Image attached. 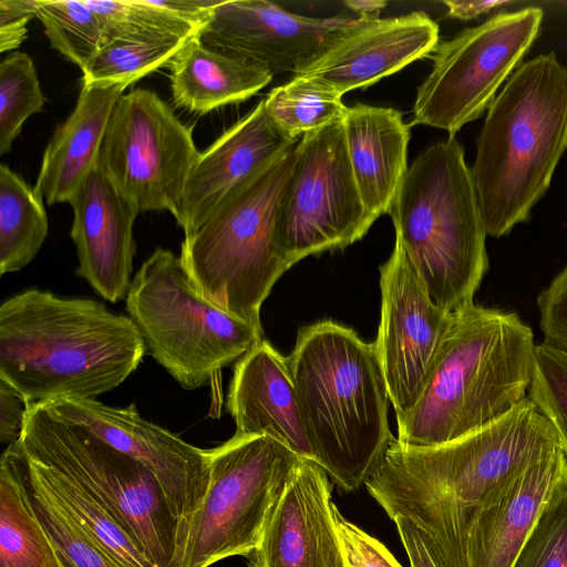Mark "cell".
Listing matches in <instances>:
<instances>
[{
  "mask_svg": "<svg viewBox=\"0 0 567 567\" xmlns=\"http://www.w3.org/2000/svg\"><path fill=\"white\" fill-rule=\"evenodd\" d=\"M556 445L553 425L527 396L499 420L446 443L393 439L365 486L391 519L409 518L449 567H463L464 540L478 513Z\"/></svg>",
  "mask_w": 567,
  "mask_h": 567,
  "instance_id": "6da1fadb",
  "label": "cell"
},
{
  "mask_svg": "<svg viewBox=\"0 0 567 567\" xmlns=\"http://www.w3.org/2000/svg\"><path fill=\"white\" fill-rule=\"evenodd\" d=\"M145 353L132 319L93 299L29 289L0 306V379L30 403L96 400Z\"/></svg>",
  "mask_w": 567,
  "mask_h": 567,
  "instance_id": "7a4b0ae2",
  "label": "cell"
},
{
  "mask_svg": "<svg viewBox=\"0 0 567 567\" xmlns=\"http://www.w3.org/2000/svg\"><path fill=\"white\" fill-rule=\"evenodd\" d=\"M317 462L343 492L365 485L394 439L373 342L331 320L302 327L287 358Z\"/></svg>",
  "mask_w": 567,
  "mask_h": 567,
  "instance_id": "3957f363",
  "label": "cell"
},
{
  "mask_svg": "<svg viewBox=\"0 0 567 567\" xmlns=\"http://www.w3.org/2000/svg\"><path fill=\"white\" fill-rule=\"evenodd\" d=\"M535 347L516 312L474 302L453 311L414 405L396 421V440L437 445L505 416L527 398Z\"/></svg>",
  "mask_w": 567,
  "mask_h": 567,
  "instance_id": "277c9868",
  "label": "cell"
},
{
  "mask_svg": "<svg viewBox=\"0 0 567 567\" xmlns=\"http://www.w3.org/2000/svg\"><path fill=\"white\" fill-rule=\"evenodd\" d=\"M567 150V70L554 52L519 65L487 109L471 168L487 235L529 218Z\"/></svg>",
  "mask_w": 567,
  "mask_h": 567,
  "instance_id": "5b68a950",
  "label": "cell"
},
{
  "mask_svg": "<svg viewBox=\"0 0 567 567\" xmlns=\"http://www.w3.org/2000/svg\"><path fill=\"white\" fill-rule=\"evenodd\" d=\"M389 214L398 241L433 302L446 312L470 303L488 270L486 228L464 150L434 143L408 167Z\"/></svg>",
  "mask_w": 567,
  "mask_h": 567,
  "instance_id": "8992f818",
  "label": "cell"
},
{
  "mask_svg": "<svg viewBox=\"0 0 567 567\" xmlns=\"http://www.w3.org/2000/svg\"><path fill=\"white\" fill-rule=\"evenodd\" d=\"M297 144L237 184L181 245L179 259L197 293L261 329V306L290 268L277 221Z\"/></svg>",
  "mask_w": 567,
  "mask_h": 567,
  "instance_id": "52a82bcc",
  "label": "cell"
},
{
  "mask_svg": "<svg viewBox=\"0 0 567 567\" xmlns=\"http://www.w3.org/2000/svg\"><path fill=\"white\" fill-rule=\"evenodd\" d=\"M22 451L75 480L122 524L156 567H184L188 532L155 476L85 427L31 403Z\"/></svg>",
  "mask_w": 567,
  "mask_h": 567,
  "instance_id": "ba28073f",
  "label": "cell"
},
{
  "mask_svg": "<svg viewBox=\"0 0 567 567\" xmlns=\"http://www.w3.org/2000/svg\"><path fill=\"white\" fill-rule=\"evenodd\" d=\"M128 317L146 350L185 390L207 385L262 341V329L200 297L179 257L156 248L132 279Z\"/></svg>",
  "mask_w": 567,
  "mask_h": 567,
  "instance_id": "9c48e42d",
  "label": "cell"
},
{
  "mask_svg": "<svg viewBox=\"0 0 567 567\" xmlns=\"http://www.w3.org/2000/svg\"><path fill=\"white\" fill-rule=\"evenodd\" d=\"M208 455L209 484L189 525L184 567L250 555L301 461L270 436L236 433Z\"/></svg>",
  "mask_w": 567,
  "mask_h": 567,
  "instance_id": "30bf717a",
  "label": "cell"
},
{
  "mask_svg": "<svg viewBox=\"0 0 567 567\" xmlns=\"http://www.w3.org/2000/svg\"><path fill=\"white\" fill-rule=\"evenodd\" d=\"M542 20L543 10L528 7L440 41L431 54L432 70L417 87L410 126L427 125L455 137L481 117L533 45Z\"/></svg>",
  "mask_w": 567,
  "mask_h": 567,
  "instance_id": "8fae6325",
  "label": "cell"
},
{
  "mask_svg": "<svg viewBox=\"0 0 567 567\" xmlns=\"http://www.w3.org/2000/svg\"><path fill=\"white\" fill-rule=\"evenodd\" d=\"M198 155L190 127L171 106L135 89L115 103L96 164L137 214L168 210L176 219Z\"/></svg>",
  "mask_w": 567,
  "mask_h": 567,
  "instance_id": "7c38bea8",
  "label": "cell"
},
{
  "mask_svg": "<svg viewBox=\"0 0 567 567\" xmlns=\"http://www.w3.org/2000/svg\"><path fill=\"white\" fill-rule=\"evenodd\" d=\"M374 221L353 177L342 120L303 135L278 214L285 261L291 267L308 256L342 249Z\"/></svg>",
  "mask_w": 567,
  "mask_h": 567,
  "instance_id": "4fadbf2b",
  "label": "cell"
},
{
  "mask_svg": "<svg viewBox=\"0 0 567 567\" xmlns=\"http://www.w3.org/2000/svg\"><path fill=\"white\" fill-rule=\"evenodd\" d=\"M381 319L373 342L396 421L414 405L449 328L401 245L380 267Z\"/></svg>",
  "mask_w": 567,
  "mask_h": 567,
  "instance_id": "5bb4252c",
  "label": "cell"
},
{
  "mask_svg": "<svg viewBox=\"0 0 567 567\" xmlns=\"http://www.w3.org/2000/svg\"><path fill=\"white\" fill-rule=\"evenodd\" d=\"M56 415L91 431L143 464L157 480L175 516L189 529L209 484L208 450L143 419L136 405L114 408L91 399L43 402Z\"/></svg>",
  "mask_w": 567,
  "mask_h": 567,
  "instance_id": "9a60e30c",
  "label": "cell"
},
{
  "mask_svg": "<svg viewBox=\"0 0 567 567\" xmlns=\"http://www.w3.org/2000/svg\"><path fill=\"white\" fill-rule=\"evenodd\" d=\"M357 18H312L266 0H221L197 33L210 49L250 59L272 74L296 75Z\"/></svg>",
  "mask_w": 567,
  "mask_h": 567,
  "instance_id": "2e32d148",
  "label": "cell"
},
{
  "mask_svg": "<svg viewBox=\"0 0 567 567\" xmlns=\"http://www.w3.org/2000/svg\"><path fill=\"white\" fill-rule=\"evenodd\" d=\"M439 42V25L422 11L385 19L358 16L296 75L316 80L342 97L431 55Z\"/></svg>",
  "mask_w": 567,
  "mask_h": 567,
  "instance_id": "e0dca14e",
  "label": "cell"
},
{
  "mask_svg": "<svg viewBox=\"0 0 567 567\" xmlns=\"http://www.w3.org/2000/svg\"><path fill=\"white\" fill-rule=\"evenodd\" d=\"M328 473L302 458L275 508L249 567H349L334 520Z\"/></svg>",
  "mask_w": 567,
  "mask_h": 567,
  "instance_id": "ac0fdd59",
  "label": "cell"
},
{
  "mask_svg": "<svg viewBox=\"0 0 567 567\" xmlns=\"http://www.w3.org/2000/svg\"><path fill=\"white\" fill-rule=\"evenodd\" d=\"M69 204L73 209L70 235L76 249V275L110 302L125 299L132 284L136 251L133 226L138 214L97 164Z\"/></svg>",
  "mask_w": 567,
  "mask_h": 567,
  "instance_id": "d6986e66",
  "label": "cell"
},
{
  "mask_svg": "<svg viewBox=\"0 0 567 567\" xmlns=\"http://www.w3.org/2000/svg\"><path fill=\"white\" fill-rule=\"evenodd\" d=\"M300 140V138H299ZM269 118L264 100L199 155L185 184L176 221L195 231L243 179L299 142Z\"/></svg>",
  "mask_w": 567,
  "mask_h": 567,
  "instance_id": "ffe728a7",
  "label": "cell"
},
{
  "mask_svg": "<svg viewBox=\"0 0 567 567\" xmlns=\"http://www.w3.org/2000/svg\"><path fill=\"white\" fill-rule=\"evenodd\" d=\"M566 474L560 445L530 464L473 520L464 540L463 567H513Z\"/></svg>",
  "mask_w": 567,
  "mask_h": 567,
  "instance_id": "44dd1931",
  "label": "cell"
},
{
  "mask_svg": "<svg viewBox=\"0 0 567 567\" xmlns=\"http://www.w3.org/2000/svg\"><path fill=\"white\" fill-rule=\"evenodd\" d=\"M227 409L236 434L270 436L298 456L315 461L287 358L267 340L236 362Z\"/></svg>",
  "mask_w": 567,
  "mask_h": 567,
  "instance_id": "7402d4cb",
  "label": "cell"
},
{
  "mask_svg": "<svg viewBox=\"0 0 567 567\" xmlns=\"http://www.w3.org/2000/svg\"><path fill=\"white\" fill-rule=\"evenodd\" d=\"M353 177L368 213H388L408 172L410 124L392 107L355 103L342 118Z\"/></svg>",
  "mask_w": 567,
  "mask_h": 567,
  "instance_id": "603a6c76",
  "label": "cell"
},
{
  "mask_svg": "<svg viewBox=\"0 0 567 567\" xmlns=\"http://www.w3.org/2000/svg\"><path fill=\"white\" fill-rule=\"evenodd\" d=\"M123 85H83L74 110L50 138L35 188L49 205L69 203L97 163L100 147Z\"/></svg>",
  "mask_w": 567,
  "mask_h": 567,
  "instance_id": "cb8c5ba5",
  "label": "cell"
},
{
  "mask_svg": "<svg viewBox=\"0 0 567 567\" xmlns=\"http://www.w3.org/2000/svg\"><path fill=\"white\" fill-rule=\"evenodd\" d=\"M168 68L174 104L198 114L244 102L274 76L261 63L204 45L197 34L186 41Z\"/></svg>",
  "mask_w": 567,
  "mask_h": 567,
  "instance_id": "d4e9b609",
  "label": "cell"
},
{
  "mask_svg": "<svg viewBox=\"0 0 567 567\" xmlns=\"http://www.w3.org/2000/svg\"><path fill=\"white\" fill-rule=\"evenodd\" d=\"M0 567H62L8 445L0 463Z\"/></svg>",
  "mask_w": 567,
  "mask_h": 567,
  "instance_id": "484cf974",
  "label": "cell"
},
{
  "mask_svg": "<svg viewBox=\"0 0 567 567\" xmlns=\"http://www.w3.org/2000/svg\"><path fill=\"white\" fill-rule=\"evenodd\" d=\"M22 453L29 467L50 491L58 504L122 567H156L122 524L80 483L28 456L23 451Z\"/></svg>",
  "mask_w": 567,
  "mask_h": 567,
  "instance_id": "4316f807",
  "label": "cell"
},
{
  "mask_svg": "<svg viewBox=\"0 0 567 567\" xmlns=\"http://www.w3.org/2000/svg\"><path fill=\"white\" fill-rule=\"evenodd\" d=\"M41 193L0 165V274L19 271L45 241L48 217Z\"/></svg>",
  "mask_w": 567,
  "mask_h": 567,
  "instance_id": "83f0119b",
  "label": "cell"
},
{
  "mask_svg": "<svg viewBox=\"0 0 567 567\" xmlns=\"http://www.w3.org/2000/svg\"><path fill=\"white\" fill-rule=\"evenodd\" d=\"M32 507L49 535L62 567H122L65 511L29 467L17 441L10 444Z\"/></svg>",
  "mask_w": 567,
  "mask_h": 567,
  "instance_id": "f1b7e54d",
  "label": "cell"
},
{
  "mask_svg": "<svg viewBox=\"0 0 567 567\" xmlns=\"http://www.w3.org/2000/svg\"><path fill=\"white\" fill-rule=\"evenodd\" d=\"M272 123L291 138L341 121L347 106L341 96L310 78L293 75L264 100Z\"/></svg>",
  "mask_w": 567,
  "mask_h": 567,
  "instance_id": "f546056e",
  "label": "cell"
},
{
  "mask_svg": "<svg viewBox=\"0 0 567 567\" xmlns=\"http://www.w3.org/2000/svg\"><path fill=\"white\" fill-rule=\"evenodd\" d=\"M85 1L100 19L102 47L115 40L189 39L199 31L194 24L158 6L156 0Z\"/></svg>",
  "mask_w": 567,
  "mask_h": 567,
  "instance_id": "4dcf8cb0",
  "label": "cell"
},
{
  "mask_svg": "<svg viewBox=\"0 0 567 567\" xmlns=\"http://www.w3.org/2000/svg\"><path fill=\"white\" fill-rule=\"evenodd\" d=\"M188 39L161 41L115 40L103 45L82 70L83 85H128L168 66Z\"/></svg>",
  "mask_w": 567,
  "mask_h": 567,
  "instance_id": "1f68e13d",
  "label": "cell"
},
{
  "mask_svg": "<svg viewBox=\"0 0 567 567\" xmlns=\"http://www.w3.org/2000/svg\"><path fill=\"white\" fill-rule=\"evenodd\" d=\"M51 47L81 71L102 47V25L85 0H37Z\"/></svg>",
  "mask_w": 567,
  "mask_h": 567,
  "instance_id": "d6a6232c",
  "label": "cell"
},
{
  "mask_svg": "<svg viewBox=\"0 0 567 567\" xmlns=\"http://www.w3.org/2000/svg\"><path fill=\"white\" fill-rule=\"evenodd\" d=\"M32 59L11 52L0 63V154L10 152L24 122L45 104Z\"/></svg>",
  "mask_w": 567,
  "mask_h": 567,
  "instance_id": "836d02e7",
  "label": "cell"
},
{
  "mask_svg": "<svg viewBox=\"0 0 567 567\" xmlns=\"http://www.w3.org/2000/svg\"><path fill=\"white\" fill-rule=\"evenodd\" d=\"M528 399L553 425L567 457V351L536 344Z\"/></svg>",
  "mask_w": 567,
  "mask_h": 567,
  "instance_id": "e575fe53",
  "label": "cell"
},
{
  "mask_svg": "<svg viewBox=\"0 0 567 567\" xmlns=\"http://www.w3.org/2000/svg\"><path fill=\"white\" fill-rule=\"evenodd\" d=\"M513 567H567V474L542 512Z\"/></svg>",
  "mask_w": 567,
  "mask_h": 567,
  "instance_id": "d590c367",
  "label": "cell"
},
{
  "mask_svg": "<svg viewBox=\"0 0 567 567\" xmlns=\"http://www.w3.org/2000/svg\"><path fill=\"white\" fill-rule=\"evenodd\" d=\"M333 515L349 567H402L380 540L343 517L337 506Z\"/></svg>",
  "mask_w": 567,
  "mask_h": 567,
  "instance_id": "8d00e7d4",
  "label": "cell"
},
{
  "mask_svg": "<svg viewBox=\"0 0 567 567\" xmlns=\"http://www.w3.org/2000/svg\"><path fill=\"white\" fill-rule=\"evenodd\" d=\"M545 341L567 351V266L537 297Z\"/></svg>",
  "mask_w": 567,
  "mask_h": 567,
  "instance_id": "74e56055",
  "label": "cell"
},
{
  "mask_svg": "<svg viewBox=\"0 0 567 567\" xmlns=\"http://www.w3.org/2000/svg\"><path fill=\"white\" fill-rule=\"evenodd\" d=\"M37 17V0H0V52L20 47L28 22Z\"/></svg>",
  "mask_w": 567,
  "mask_h": 567,
  "instance_id": "f35d334b",
  "label": "cell"
},
{
  "mask_svg": "<svg viewBox=\"0 0 567 567\" xmlns=\"http://www.w3.org/2000/svg\"><path fill=\"white\" fill-rule=\"evenodd\" d=\"M409 556L411 567H449L432 538L403 516L392 519Z\"/></svg>",
  "mask_w": 567,
  "mask_h": 567,
  "instance_id": "ab89813d",
  "label": "cell"
},
{
  "mask_svg": "<svg viewBox=\"0 0 567 567\" xmlns=\"http://www.w3.org/2000/svg\"><path fill=\"white\" fill-rule=\"evenodd\" d=\"M12 385L0 379V442L8 445L19 441L30 406Z\"/></svg>",
  "mask_w": 567,
  "mask_h": 567,
  "instance_id": "60d3db41",
  "label": "cell"
},
{
  "mask_svg": "<svg viewBox=\"0 0 567 567\" xmlns=\"http://www.w3.org/2000/svg\"><path fill=\"white\" fill-rule=\"evenodd\" d=\"M447 7V16L458 20H472L502 6H507L509 1H443Z\"/></svg>",
  "mask_w": 567,
  "mask_h": 567,
  "instance_id": "b9f144b4",
  "label": "cell"
},
{
  "mask_svg": "<svg viewBox=\"0 0 567 567\" xmlns=\"http://www.w3.org/2000/svg\"><path fill=\"white\" fill-rule=\"evenodd\" d=\"M388 2L383 0H346L347 6L359 17L377 18L379 13L386 7Z\"/></svg>",
  "mask_w": 567,
  "mask_h": 567,
  "instance_id": "7bdbcfd3",
  "label": "cell"
}]
</instances>
